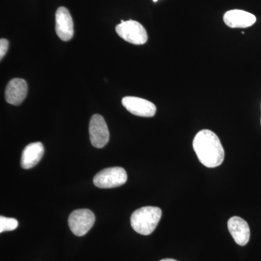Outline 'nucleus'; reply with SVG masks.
<instances>
[{
  "label": "nucleus",
  "instance_id": "11",
  "mask_svg": "<svg viewBox=\"0 0 261 261\" xmlns=\"http://www.w3.org/2000/svg\"><path fill=\"white\" fill-rule=\"evenodd\" d=\"M228 228L235 243L240 246H245L249 243L250 230L245 220L238 216H233L228 221Z\"/></svg>",
  "mask_w": 261,
  "mask_h": 261
},
{
  "label": "nucleus",
  "instance_id": "3",
  "mask_svg": "<svg viewBox=\"0 0 261 261\" xmlns=\"http://www.w3.org/2000/svg\"><path fill=\"white\" fill-rule=\"evenodd\" d=\"M116 31L123 40L136 45L145 44L148 39L145 27L136 20H121V23L117 25Z\"/></svg>",
  "mask_w": 261,
  "mask_h": 261
},
{
  "label": "nucleus",
  "instance_id": "9",
  "mask_svg": "<svg viewBox=\"0 0 261 261\" xmlns=\"http://www.w3.org/2000/svg\"><path fill=\"white\" fill-rule=\"evenodd\" d=\"M224 21L230 28H247L255 24L256 17L245 10H231L225 13Z\"/></svg>",
  "mask_w": 261,
  "mask_h": 261
},
{
  "label": "nucleus",
  "instance_id": "13",
  "mask_svg": "<svg viewBox=\"0 0 261 261\" xmlns=\"http://www.w3.org/2000/svg\"><path fill=\"white\" fill-rule=\"evenodd\" d=\"M18 226V222L16 219L5 217L3 216H0V232L13 231L16 229Z\"/></svg>",
  "mask_w": 261,
  "mask_h": 261
},
{
  "label": "nucleus",
  "instance_id": "15",
  "mask_svg": "<svg viewBox=\"0 0 261 261\" xmlns=\"http://www.w3.org/2000/svg\"><path fill=\"white\" fill-rule=\"evenodd\" d=\"M160 261H177V260H173V259H171V258H166V259H163V260H161Z\"/></svg>",
  "mask_w": 261,
  "mask_h": 261
},
{
  "label": "nucleus",
  "instance_id": "1",
  "mask_svg": "<svg viewBox=\"0 0 261 261\" xmlns=\"http://www.w3.org/2000/svg\"><path fill=\"white\" fill-rule=\"evenodd\" d=\"M193 148L199 161L205 167L216 168L224 161V147L219 137L212 130L199 132L194 138Z\"/></svg>",
  "mask_w": 261,
  "mask_h": 261
},
{
  "label": "nucleus",
  "instance_id": "8",
  "mask_svg": "<svg viewBox=\"0 0 261 261\" xmlns=\"http://www.w3.org/2000/svg\"><path fill=\"white\" fill-rule=\"evenodd\" d=\"M56 30L58 37L64 42H68L73 37V22L69 11L64 7L57 10L56 14Z\"/></svg>",
  "mask_w": 261,
  "mask_h": 261
},
{
  "label": "nucleus",
  "instance_id": "5",
  "mask_svg": "<svg viewBox=\"0 0 261 261\" xmlns=\"http://www.w3.org/2000/svg\"><path fill=\"white\" fill-rule=\"evenodd\" d=\"M95 216L89 209H78L73 211L68 218L70 231L75 236L82 237L92 228Z\"/></svg>",
  "mask_w": 261,
  "mask_h": 261
},
{
  "label": "nucleus",
  "instance_id": "6",
  "mask_svg": "<svg viewBox=\"0 0 261 261\" xmlns=\"http://www.w3.org/2000/svg\"><path fill=\"white\" fill-rule=\"evenodd\" d=\"M89 137L92 145L96 148H102L109 142L110 133L104 118L94 115L89 122Z\"/></svg>",
  "mask_w": 261,
  "mask_h": 261
},
{
  "label": "nucleus",
  "instance_id": "10",
  "mask_svg": "<svg viewBox=\"0 0 261 261\" xmlns=\"http://www.w3.org/2000/svg\"><path fill=\"white\" fill-rule=\"evenodd\" d=\"M28 93L27 82L22 79H13L5 89V99L13 106H19L23 102Z\"/></svg>",
  "mask_w": 261,
  "mask_h": 261
},
{
  "label": "nucleus",
  "instance_id": "7",
  "mask_svg": "<svg viewBox=\"0 0 261 261\" xmlns=\"http://www.w3.org/2000/svg\"><path fill=\"white\" fill-rule=\"evenodd\" d=\"M122 105L128 112L135 116L140 117H153L157 108L153 103L143 98L125 97L122 99Z\"/></svg>",
  "mask_w": 261,
  "mask_h": 261
},
{
  "label": "nucleus",
  "instance_id": "2",
  "mask_svg": "<svg viewBox=\"0 0 261 261\" xmlns=\"http://www.w3.org/2000/svg\"><path fill=\"white\" fill-rule=\"evenodd\" d=\"M162 216L161 209L147 206L137 209L130 216V225L136 232L142 235L151 234L159 224Z\"/></svg>",
  "mask_w": 261,
  "mask_h": 261
},
{
  "label": "nucleus",
  "instance_id": "14",
  "mask_svg": "<svg viewBox=\"0 0 261 261\" xmlns=\"http://www.w3.org/2000/svg\"><path fill=\"white\" fill-rule=\"evenodd\" d=\"M9 47V42L7 39H1L0 40V59H3L6 55Z\"/></svg>",
  "mask_w": 261,
  "mask_h": 261
},
{
  "label": "nucleus",
  "instance_id": "4",
  "mask_svg": "<svg viewBox=\"0 0 261 261\" xmlns=\"http://www.w3.org/2000/svg\"><path fill=\"white\" fill-rule=\"evenodd\" d=\"M127 178L126 171L123 168H108L97 173L93 182L98 188L111 189L124 185Z\"/></svg>",
  "mask_w": 261,
  "mask_h": 261
},
{
  "label": "nucleus",
  "instance_id": "12",
  "mask_svg": "<svg viewBox=\"0 0 261 261\" xmlns=\"http://www.w3.org/2000/svg\"><path fill=\"white\" fill-rule=\"evenodd\" d=\"M44 153V146L41 142L29 144L22 152L20 166L24 169L34 168L42 160Z\"/></svg>",
  "mask_w": 261,
  "mask_h": 261
},
{
  "label": "nucleus",
  "instance_id": "16",
  "mask_svg": "<svg viewBox=\"0 0 261 261\" xmlns=\"http://www.w3.org/2000/svg\"><path fill=\"white\" fill-rule=\"evenodd\" d=\"M154 3H157L158 0H153Z\"/></svg>",
  "mask_w": 261,
  "mask_h": 261
}]
</instances>
